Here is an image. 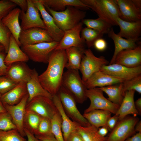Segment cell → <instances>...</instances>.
Listing matches in <instances>:
<instances>
[{"label": "cell", "instance_id": "cell-11", "mask_svg": "<svg viewBox=\"0 0 141 141\" xmlns=\"http://www.w3.org/2000/svg\"><path fill=\"white\" fill-rule=\"evenodd\" d=\"M27 8L25 12L21 11L20 17L21 20V30H26L35 28L46 29V27L41 17L39 11L32 0H27Z\"/></svg>", "mask_w": 141, "mask_h": 141}, {"label": "cell", "instance_id": "cell-43", "mask_svg": "<svg viewBox=\"0 0 141 141\" xmlns=\"http://www.w3.org/2000/svg\"><path fill=\"white\" fill-rule=\"evenodd\" d=\"M17 84L6 75L0 76V94L2 95L8 92Z\"/></svg>", "mask_w": 141, "mask_h": 141}, {"label": "cell", "instance_id": "cell-19", "mask_svg": "<svg viewBox=\"0 0 141 141\" xmlns=\"http://www.w3.org/2000/svg\"><path fill=\"white\" fill-rule=\"evenodd\" d=\"M5 75L15 83L28 82L30 79L32 70L26 62H19L13 63L8 67Z\"/></svg>", "mask_w": 141, "mask_h": 141}, {"label": "cell", "instance_id": "cell-5", "mask_svg": "<svg viewBox=\"0 0 141 141\" xmlns=\"http://www.w3.org/2000/svg\"><path fill=\"white\" fill-rule=\"evenodd\" d=\"M59 43L53 41L33 45H23L21 46V49L32 61L47 63L51 55Z\"/></svg>", "mask_w": 141, "mask_h": 141}, {"label": "cell", "instance_id": "cell-47", "mask_svg": "<svg viewBox=\"0 0 141 141\" xmlns=\"http://www.w3.org/2000/svg\"><path fill=\"white\" fill-rule=\"evenodd\" d=\"M66 141H84L77 128L70 134Z\"/></svg>", "mask_w": 141, "mask_h": 141}, {"label": "cell", "instance_id": "cell-41", "mask_svg": "<svg viewBox=\"0 0 141 141\" xmlns=\"http://www.w3.org/2000/svg\"><path fill=\"white\" fill-rule=\"evenodd\" d=\"M11 34L9 30L0 21V43L4 46L5 53H7L8 50Z\"/></svg>", "mask_w": 141, "mask_h": 141}, {"label": "cell", "instance_id": "cell-15", "mask_svg": "<svg viewBox=\"0 0 141 141\" xmlns=\"http://www.w3.org/2000/svg\"><path fill=\"white\" fill-rule=\"evenodd\" d=\"M32 1L41 14L46 27L45 30L54 41L59 43L64 36V31L57 26L52 17L39 0Z\"/></svg>", "mask_w": 141, "mask_h": 141}, {"label": "cell", "instance_id": "cell-50", "mask_svg": "<svg viewBox=\"0 0 141 141\" xmlns=\"http://www.w3.org/2000/svg\"><path fill=\"white\" fill-rule=\"evenodd\" d=\"M118 121V116L115 114L109 118L107 122V125L109 131L114 127Z\"/></svg>", "mask_w": 141, "mask_h": 141}, {"label": "cell", "instance_id": "cell-22", "mask_svg": "<svg viewBox=\"0 0 141 141\" xmlns=\"http://www.w3.org/2000/svg\"><path fill=\"white\" fill-rule=\"evenodd\" d=\"M21 11L20 8L16 7L9 11L1 20L3 24L10 31L19 46H21L19 38L22 30L19 21Z\"/></svg>", "mask_w": 141, "mask_h": 141}, {"label": "cell", "instance_id": "cell-8", "mask_svg": "<svg viewBox=\"0 0 141 141\" xmlns=\"http://www.w3.org/2000/svg\"><path fill=\"white\" fill-rule=\"evenodd\" d=\"M109 63V62L104 56L97 57L90 48L85 49L79 69L84 83L92 74L100 70L102 66Z\"/></svg>", "mask_w": 141, "mask_h": 141}, {"label": "cell", "instance_id": "cell-6", "mask_svg": "<svg viewBox=\"0 0 141 141\" xmlns=\"http://www.w3.org/2000/svg\"><path fill=\"white\" fill-rule=\"evenodd\" d=\"M63 109L68 116L79 125L87 127L91 125L78 110L76 102L72 95L61 86L57 93Z\"/></svg>", "mask_w": 141, "mask_h": 141}, {"label": "cell", "instance_id": "cell-12", "mask_svg": "<svg viewBox=\"0 0 141 141\" xmlns=\"http://www.w3.org/2000/svg\"><path fill=\"white\" fill-rule=\"evenodd\" d=\"M100 70L124 81L141 74V66L134 68H129L114 63L103 66Z\"/></svg>", "mask_w": 141, "mask_h": 141}, {"label": "cell", "instance_id": "cell-17", "mask_svg": "<svg viewBox=\"0 0 141 141\" xmlns=\"http://www.w3.org/2000/svg\"><path fill=\"white\" fill-rule=\"evenodd\" d=\"M28 98L27 95L17 104L13 105H4L6 111L11 116L17 129L22 137L26 136L24 131V121L26 112V107Z\"/></svg>", "mask_w": 141, "mask_h": 141}, {"label": "cell", "instance_id": "cell-34", "mask_svg": "<svg viewBox=\"0 0 141 141\" xmlns=\"http://www.w3.org/2000/svg\"><path fill=\"white\" fill-rule=\"evenodd\" d=\"M81 22L87 27L97 31L103 35L108 34L112 26L99 17L96 19H84L82 20Z\"/></svg>", "mask_w": 141, "mask_h": 141}, {"label": "cell", "instance_id": "cell-42", "mask_svg": "<svg viewBox=\"0 0 141 141\" xmlns=\"http://www.w3.org/2000/svg\"><path fill=\"white\" fill-rule=\"evenodd\" d=\"M51 133V120L41 117L37 131L34 135L46 134Z\"/></svg>", "mask_w": 141, "mask_h": 141}, {"label": "cell", "instance_id": "cell-32", "mask_svg": "<svg viewBox=\"0 0 141 141\" xmlns=\"http://www.w3.org/2000/svg\"><path fill=\"white\" fill-rule=\"evenodd\" d=\"M122 82L99 88L107 94L108 97L107 99L109 100L120 105L125 95L123 90Z\"/></svg>", "mask_w": 141, "mask_h": 141}, {"label": "cell", "instance_id": "cell-46", "mask_svg": "<svg viewBox=\"0 0 141 141\" xmlns=\"http://www.w3.org/2000/svg\"><path fill=\"white\" fill-rule=\"evenodd\" d=\"M93 46L98 50L103 51L107 48V44L106 42L104 39L100 38L97 39L95 41Z\"/></svg>", "mask_w": 141, "mask_h": 141}, {"label": "cell", "instance_id": "cell-20", "mask_svg": "<svg viewBox=\"0 0 141 141\" xmlns=\"http://www.w3.org/2000/svg\"><path fill=\"white\" fill-rule=\"evenodd\" d=\"M120 31L117 34L126 39L138 41L140 40L141 34V20L135 22L124 21L119 17L116 20Z\"/></svg>", "mask_w": 141, "mask_h": 141}, {"label": "cell", "instance_id": "cell-27", "mask_svg": "<svg viewBox=\"0 0 141 141\" xmlns=\"http://www.w3.org/2000/svg\"><path fill=\"white\" fill-rule=\"evenodd\" d=\"M15 38L11 34L7 54L4 60L5 65L8 67L14 63L27 62L29 59L27 56L20 49Z\"/></svg>", "mask_w": 141, "mask_h": 141}, {"label": "cell", "instance_id": "cell-28", "mask_svg": "<svg viewBox=\"0 0 141 141\" xmlns=\"http://www.w3.org/2000/svg\"><path fill=\"white\" fill-rule=\"evenodd\" d=\"M111 114L108 111L96 109L84 113L83 115L91 125L97 129L101 127H105L109 131L107 125V122L111 117Z\"/></svg>", "mask_w": 141, "mask_h": 141}, {"label": "cell", "instance_id": "cell-13", "mask_svg": "<svg viewBox=\"0 0 141 141\" xmlns=\"http://www.w3.org/2000/svg\"><path fill=\"white\" fill-rule=\"evenodd\" d=\"M119 9V17L128 22L141 20V7L134 0H115Z\"/></svg>", "mask_w": 141, "mask_h": 141}, {"label": "cell", "instance_id": "cell-1", "mask_svg": "<svg viewBox=\"0 0 141 141\" xmlns=\"http://www.w3.org/2000/svg\"><path fill=\"white\" fill-rule=\"evenodd\" d=\"M68 61L65 50H55L51 55L46 70L39 75L43 87L52 96L61 86L64 69Z\"/></svg>", "mask_w": 141, "mask_h": 141}, {"label": "cell", "instance_id": "cell-40", "mask_svg": "<svg viewBox=\"0 0 141 141\" xmlns=\"http://www.w3.org/2000/svg\"><path fill=\"white\" fill-rule=\"evenodd\" d=\"M17 129L11 117L6 111L0 113V131H7Z\"/></svg>", "mask_w": 141, "mask_h": 141}, {"label": "cell", "instance_id": "cell-35", "mask_svg": "<svg viewBox=\"0 0 141 141\" xmlns=\"http://www.w3.org/2000/svg\"><path fill=\"white\" fill-rule=\"evenodd\" d=\"M41 116L34 112L26 110L24 127L34 135L36 132Z\"/></svg>", "mask_w": 141, "mask_h": 141}, {"label": "cell", "instance_id": "cell-23", "mask_svg": "<svg viewBox=\"0 0 141 141\" xmlns=\"http://www.w3.org/2000/svg\"><path fill=\"white\" fill-rule=\"evenodd\" d=\"M26 83L20 82L12 89L1 95V99L3 105H13L19 103L28 94Z\"/></svg>", "mask_w": 141, "mask_h": 141}, {"label": "cell", "instance_id": "cell-24", "mask_svg": "<svg viewBox=\"0 0 141 141\" xmlns=\"http://www.w3.org/2000/svg\"><path fill=\"white\" fill-rule=\"evenodd\" d=\"M39 75L35 69H32L30 79L26 83L28 95L27 102L34 98L39 96H43L51 99H52L53 96L42 86L39 79Z\"/></svg>", "mask_w": 141, "mask_h": 141}, {"label": "cell", "instance_id": "cell-53", "mask_svg": "<svg viewBox=\"0 0 141 141\" xmlns=\"http://www.w3.org/2000/svg\"><path fill=\"white\" fill-rule=\"evenodd\" d=\"M109 130L105 127H101L98 129V132L101 136L104 137L108 133Z\"/></svg>", "mask_w": 141, "mask_h": 141}, {"label": "cell", "instance_id": "cell-36", "mask_svg": "<svg viewBox=\"0 0 141 141\" xmlns=\"http://www.w3.org/2000/svg\"><path fill=\"white\" fill-rule=\"evenodd\" d=\"M81 32V37L85 40L89 48L93 46L97 39L102 38L103 36L98 31L87 27L82 28Z\"/></svg>", "mask_w": 141, "mask_h": 141}, {"label": "cell", "instance_id": "cell-52", "mask_svg": "<svg viewBox=\"0 0 141 141\" xmlns=\"http://www.w3.org/2000/svg\"><path fill=\"white\" fill-rule=\"evenodd\" d=\"M125 141H141V132L136 133L127 138Z\"/></svg>", "mask_w": 141, "mask_h": 141}, {"label": "cell", "instance_id": "cell-31", "mask_svg": "<svg viewBox=\"0 0 141 141\" xmlns=\"http://www.w3.org/2000/svg\"><path fill=\"white\" fill-rule=\"evenodd\" d=\"M85 50L84 48L75 47L65 49L68 59L65 68L67 69L79 70Z\"/></svg>", "mask_w": 141, "mask_h": 141}, {"label": "cell", "instance_id": "cell-39", "mask_svg": "<svg viewBox=\"0 0 141 141\" xmlns=\"http://www.w3.org/2000/svg\"><path fill=\"white\" fill-rule=\"evenodd\" d=\"M0 141H26L17 129L0 131Z\"/></svg>", "mask_w": 141, "mask_h": 141}, {"label": "cell", "instance_id": "cell-2", "mask_svg": "<svg viewBox=\"0 0 141 141\" xmlns=\"http://www.w3.org/2000/svg\"><path fill=\"white\" fill-rule=\"evenodd\" d=\"M53 17L57 26L63 31L76 26L86 16V13L73 6H68L64 11H55L45 7Z\"/></svg>", "mask_w": 141, "mask_h": 141}, {"label": "cell", "instance_id": "cell-29", "mask_svg": "<svg viewBox=\"0 0 141 141\" xmlns=\"http://www.w3.org/2000/svg\"><path fill=\"white\" fill-rule=\"evenodd\" d=\"M107 34L108 37L113 40L115 47L114 54L109 64L114 63L116 56L120 51L126 49H134L138 45L136 43L137 41L124 39L116 34L112 28Z\"/></svg>", "mask_w": 141, "mask_h": 141}, {"label": "cell", "instance_id": "cell-33", "mask_svg": "<svg viewBox=\"0 0 141 141\" xmlns=\"http://www.w3.org/2000/svg\"><path fill=\"white\" fill-rule=\"evenodd\" d=\"M77 129L84 141H106L107 137L100 135L98 129L91 125L83 127L78 125Z\"/></svg>", "mask_w": 141, "mask_h": 141}, {"label": "cell", "instance_id": "cell-44", "mask_svg": "<svg viewBox=\"0 0 141 141\" xmlns=\"http://www.w3.org/2000/svg\"><path fill=\"white\" fill-rule=\"evenodd\" d=\"M17 5L10 0L0 1V21Z\"/></svg>", "mask_w": 141, "mask_h": 141}, {"label": "cell", "instance_id": "cell-10", "mask_svg": "<svg viewBox=\"0 0 141 141\" xmlns=\"http://www.w3.org/2000/svg\"><path fill=\"white\" fill-rule=\"evenodd\" d=\"M26 110L51 120L58 112L52 99L42 96L36 97L27 102Z\"/></svg>", "mask_w": 141, "mask_h": 141}, {"label": "cell", "instance_id": "cell-51", "mask_svg": "<svg viewBox=\"0 0 141 141\" xmlns=\"http://www.w3.org/2000/svg\"><path fill=\"white\" fill-rule=\"evenodd\" d=\"M24 131L27 138V141H41L37 138L34 134L27 129L24 128Z\"/></svg>", "mask_w": 141, "mask_h": 141}, {"label": "cell", "instance_id": "cell-25", "mask_svg": "<svg viewBox=\"0 0 141 141\" xmlns=\"http://www.w3.org/2000/svg\"><path fill=\"white\" fill-rule=\"evenodd\" d=\"M135 92V91L133 90L125 91L122 101L115 114L118 116V120L130 114L134 117H137L139 115L134 105Z\"/></svg>", "mask_w": 141, "mask_h": 141}, {"label": "cell", "instance_id": "cell-49", "mask_svg": "<svg viewBox=\"0 0 141 141\" xmlns=\"http://www.w3.org/2000/svg\"><path fill=\"white\" fill-rule=\"evenodd\" d=\"M11 2L19 6L21 8V11L25 12L27 8V0H10Z\"/></svg>", "mask_w": 141, "mask_h": 141}, {"label": "cell", "instance_id": "cell-3", "mask_svg": "<svg viewBox=\"0 0 141 141\" xmlns=\"http://www.w3.org/2000/svg\"><path fill=\"white\" fill-rule=\"evenodd\" d=\"M61 86L73 97L76 102L83 103L87 99V89L81 78L78 70L67 69L63 73Z\"/></svg>", "mask_w": 141, "mask_h": 141}, {"label": "cell", "instance_id": "cell-18", "mask_svg": "<svg viewBox=\"0 0 141 141\" xmlns=\"http://www.w3.org/2000/svg\"><path fill=\"white\" fill-rule=\"evenodd\" d=\"M114 63L129 68H134L140 66V45L134 49H126L120 52L116 56Z\"/></svg>", "mask_w": 141, "mask_h": 141}, {"label": "cell", "instance_id": "cell-9", "mask_svg": "<svg viewBox=\"0 0 141 141\" xmlns=\"http://www.w3.org/2000/svg\"><path fill=\"white\" fill-rule=\"evenodd\" d=\"M103 92L99 87L86 90V96L90 100V103L89 107L85 110L84 113L100 109L108 111L114 114L116 113L120 105L109 100L104 96Z\"/></svg>", "mask_w": 141, "mask_h": 141}, {"label": "cell", "instance_id": "cell-4", "mask_svg": "<svg viewBox=\"0 0 141 141\" xmlns=\"http://www.w3.org/2000/svg\"><path fill=\"white\" fill-rule=\"evenodd\" d=\"M99 17L113 26H117L119 12L115 0H81Z\"/></svg>", "mask_w": 141, "mask_h": 141}, {"label": "cell", "instance_id": "cell-16", "mask_svg": "<svg viewBox=\"0 0 141 141\" xmlns=\"http://www.w3.org/2000/svg\"><path fill=\"white\" fill-rule=\"evenodd\" d=\"M19 40L21 46L54 41L45 30L38 28L22 30Z\"/></svg>", "mask_w": 141, "mask_h": 141}, {"label": "cell", "instance_id": "cell-45", "mask_svg": "<svg viewBox=\"0 0 141 141\" xmlns=\"http://www.w3.org/2000/svg\"><path fill=\"white\" fill-rule=\"evenodd\" d=\"M3 51H0V76L6 75L8 68L5 63L6 55Z\"/></svg>", "mask_w": 141, "mask_h": 141}, {"label": "cell", "instance_id": "cell-55", "mask_svg": "<svg viewBox=\"0 0 141 141\" xmlns=\"http://www.w3.org/2000/svg\"><path fill=\"white\" fill-rule=\"evenodd\" d=\"M135 129L137 132H141V121H139L136 124Z\"/></svg>", "mask_w": 141, "mask_h": 141}, {"label": "cell", "instance_id": "cell-38", "mask_svg": "<svg viewBox=\"0 0 141 141\" xmlns=\"http://www.w3.org/2000/svg\"><path fill=\"white\" fill-rule=\"evenodd\" d=\"M124 93L126 91L133 90L141 93V74L122 82Z\"/></svg>", "mask_w": 141, "mask_h": 141}, {"label": "cell", "instance_id": "cell-56", "mask_svg": "<svg viewBox=\"0 0 141 141\" xmlns=\"http://www.w3.org/2000/svg\"><path fill=\"white\" fill-rule=\"evenodd\" d=\"M1 95L0 94V113L2 112L6 111V110L4 107V105L2 103L1 100Z\"/></svg>", "mask_w": 141, "mask_h": 141}, {"label": "cell", "instance_id": "cell-7", "mask_svg": "<svg viewBox=\"0 0 141 141\" xmlns=\"http://www.w3.org/2000/svg\"><path fill=\"white\" fill-rule=\"evenodd\" d=\"M139 121L137 117L129 115L118 120L107 137L106 141H125L136 133L135 127Z\"/></svg>", "mask_w": 141, "mask_h": 141}, {"label": "cell", "instance_id": "cell-26", "mask_svg": "<svg viewBox=\"0 0 141 141\" xmlns=\"http://www.w3.org/2000/svg\"><path fill=\"white\" fill-rule=\"evenodd\" d=\"M52 100L61 115L62 130L64 141H66L70 133L76 129L78 125L71 120L66 114L57 94L53 96Z\"/></svg>", "mask_w": 141, "mask_h": 141}, {"label": "cell", "instance_id": "cell-37", "mask_svg": "<svg viewBox=\"0 0 141 141\" xmlns=\"http://www.w3.org/2000/svg\"><path fill=\"white\" fill-rule=\"evenodd\" d=\"M51 132L57 141H65L62 130V119L58 112L56 113L51 120Z\"/></svg>", "mask_w": 141, "mask_h": 141}, {"label": "cell", "instance_id": "cell-54", "mask_svg": "<svg viewBox=\"0 0 141 141\" xmlns=\"http://www.w3.org/2000/svg\"><path fill=\"white\" fill-rule=\"evenodd\" d=\"M134 103L135 108L138 112L139 115H140L141 114V98H139L134 102Z\"/></svg>", "mask_w": 141, "mask_h": 141}, {"label": "cell", "instance_id": "cell-21", "mask_svg": "<svg viewBox=\"0 0 141 141\" xmlns=\"http://www.w3.org/2000/svg\"><path fill=\"white\" fill-rule=\"evenodd\" d=\"M123 81L99 70L92 74L84 83L88 89L116 84Z\"/></svg>", "mask_w": 141, "mask_h": 141}, {"label": "cell", "instance_id": "cell-14", "mask_svg": "<svg viewBox=\"0 0 141 141\" xmlns=\"http://www.w3.org/2000/svg\"><path fill=\"white\" fill-rule=\"evenodd\" d=\"M83 24L80 22L73 28L64 31V36L55 50H65L72 47L84 48L85 41L80 36Z\"/></svg>", "mask_w": 141, "mask_h": 141}, {"label": "cell", "instance_id": "cell-48", "mask_svg": "<svg viewBox=\"0 0 141 141\" xmlns=\"http://www.w3.org/2000/svg\"><path fill=\"white\" fill-rule=\"evenodd\" d=\"M35 136L41 141H57L52 133L48 134Z\"/></svg>", "mask_w": 141, "mask_h": 141}, {"label": "cell", "instance_id": "cell-30", "mask_svg": "<svg viewBox=\"0 0 141 141\" xmlns=\"http://www.w3.org/2000/svg\"><path fill=\"white\" fill-rule=\"evenodd\" d=\"M45 7L56 11L64 10L68 6H73L90 9L88 6L80 0H39Z\"/></svg>", "mask_w": 141, "mask_h": 141}, {"label": "cell", "instance_id": "cell-57", "mask_svg": "<svg viewBox=\"0 0 141 141\" xmlns=\"http://www.w3.org/2000/svg\"><path fill=\"white\" fill-rule=\"evenodd\" d=\"M4 51V48L3 45L0 43V51Z\"/></svg>", "mask_w": 141, "mask_h": 141}]
</instances>
